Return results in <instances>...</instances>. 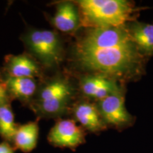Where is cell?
<instances>
[{
	"label": "cell",
	"mask_w": 153,
	"mask_h": 153,
	"mask_svg": "<svg viewBox=\"0 0 153 153\" xmlns=\"http://www.w3.org/2000/svg\"><path fill=\"white\" fill-rule=\"evenodd\" d=\"M72 60L85 73L116 80L131 79L142 72L143 55L126 25L86 28L72 47Z\"/></svg>",
	"instance_id": "6da1fadb"
},
{
	"label": "cell",
	"mask_w": 153,
	"mask_h": 153,
	"mask_svg": "<svg viewBox=\"0 0 153 153\" xmlns=\"http://www.w3.org/2000/svg\"><path fill=\"white\" fill-rule=\"evenodd\" d=\"M76 94V89L70 77L57 72L40 81L28 108L38 119L57 120L72 110Z\"/></svg>",
	"instance_id": "7a4b0ae2"
},
{
	"label": "cell",
	"mask_w": 153,
	"mask_h": 153,
	"mask_svg": "<svg viewBox=\"0 0 153 153\" xmlns=\"http://www.w3.org/2000/svg\"><path fill=\"white\" fill-rule=\"evenodd\" d=\"M82 26L86 28L125 26L140 8L126 0H77Z\"/></svg>",
	"instance_id": "3957f363"
},
{
	"label": "cell",
	"mask_w": 153,
	"mask_h": 153,
	"mask_svg": "<svg viewBox=\"0 0 153 153\" xmlns=\"http://www.w3.org/2000/svg\"><path fill=\"white\" fill-rule=\"evenodd\" d=\"M28 53L37 60L45 71L58 68L65 59L64 43L55 30L27 27L20 36Z\"/></svg>",
	"instance_id": "277c9868"
},
{
	"label": "cell",
	"mask_w": 153,
	"mask_h": 153,
	"mask_svg": "<svg viewBox=\"0 0 153 153\" xmlns=\"http://www.w3.org/2000/svg\"><path fill=\"white\" fill-rule=\"evenodd\" d=\"M87 132L72 118H58L48 134V141L53 147L74 151L86 143Z\"/></svg>",
	"instance_id": "5b68a950"
},
{
	"label": "cell",
	"mask_w": 153,
	"mask_h": 153,
	"mask_svg": "<svg viewBox=\"0 0 153 153\" xmlns=\"http://www.w3.org/2000/svg\"><path fill=\"white\" fill-rule=\"evenodd\" d=\"M97 107L108 128L122 131L131 127L135 122V118L126 108L124 93L122 90L98 101Z\"/></svg>",
	"instance_id": "8992f818"
},
{
	"label": "cell",
	"mask_w": 153,
	"mask_h": 153,
	"mask_svg": "<svg viewBox=\"0 0 153 153\" xmlns=\"http://www.w3.org/2000/svg\"><path fill=\"white\" fill-rule=\"evenodd\" d=\"M55 11L53 16L45 13L48 22L57 32L73 35L82 27L79 8L74 1H60L54 3Z\"/></svg>",
	"instance_id": "52a82bcc"
},
{
	"label": "cell",
	"mask_w": 153,
	"mask_h": 153,
	"mask_svg": "<svg viewBox=\"0 0 153 153\" xmlns=\"http://www.w3.org/2000/svg\"><path fill=\"white\" fill-rule=\"evenodd\" d=\"M79 89L86 98L97 101L122 90L117 80L97 73H85L80 76Z\"/></svg>",
	"instance_id": "ba28073f"
},
{
	"label": "cell",
	"mask_w": 153,
	"mask_h": 153,
	"mask_svg": "<svg viewBox=\"0 0 153 153\" xmlns=\"http://www.w3.org/2000/svg\"><path fill=\"white\" fill-rule=\"evenodd\" d=\"M0 69L9 75L16 77L32 78L41 81L46 76L45 71L41 65L26 52L6 55L2 68Z\"/></svg>",
	"instance_id": "9c48e42d"
},
{
	"label": "cell",
	"mask_w": 153,
	"mask_h": 153,
	"mask_svg": "<svg viewBox=\"0 0 153 153\" xmlns=\"http://www.w3.org/2000/svg\"><path fill=\"white\" fill-rule=\"evenodd\" d=\"M0 79L4 84L11 100H18L28 107L37 91L40 81L32 78L16 77L0 69Z\"/></svg>",
	"instance_id": "30bf717a"
},
{
	"label": "cell",
	"mask_w": 153,
	"mask_h": 153,
	"mask_svg": "<svg viewBox=\"0 0 153 153\" xmlns=\"http://www.w3.org/2000/svg\"><path fill=\"white\" fill-rule=\"evenodd\" d=\"M72 119L79 123L87 132L99 134L108 128L100 112L94 103L83 100L74 103L72 108Z\"/></svg>",
	"instance_id": "8fae6325"
},
{
	"label": "cell",
	"mask_w": 153,
	"mask_h": 153,
	"mask_svg": "<svg viewBox=\"0 0 153 153\" xmlns=\"http://www.w3.org/2000/svg\"><path fill=\"white\" fill-rule=\"evenodd\" d=\"M39 120L36 118V120L19 124L11 143L15 150L29 153L36 148L39 137Z\"/></svg>",
	"instance_id": "7c38bea8"
},
{
	"label": "cell",
	"mask_w": 153,
	"mask_h": 153,
	"mask_svg": "<svg viewBox=\"0 0 153 153\" xmlns=\"http://www.w3.org/2000/svg\"><path fill=\"white\" fill-rule=\"evenodd\" d=\"M127 28L140 52L143 55H153V24L135 22Z\"/></svg>",
	"instance_id": "4fadbf2b"
},
{
	"label": "cell",
	"mask_w": 153,
	"mask_h": 153,
	"mask_svg": "<svg viewBox=\"0 0 153 153\" xmlns=\"http://www.w3.org/2000/svg\"><path fill=\"white\" fill-rule=\"evenodd\" d=\"M19 123L14 120V114L11 104L0 106V137L3 141L12 143Z\"/></svg>",
	"instance_id": "5bb4252c"
},
{
	"label": "cell",
	"mask_w": 153,
	"mask_h": 153,
	"mask_svg": "<svg viewBox=\"0 0 153 153\" xmlns=\"http://www.w3.org/2000/svg\"><path fill=\"white\" fill-rule=\"evenodd\" d=\"M11 100L4 84L0 79V106L6 104H11Z\"/></svg>",
	"instance_id": "9a60e30c"
},
{
	"label": "cell",
	"mask_w": 153,
	"mask_h": 153,
	"mask_svg": "<svg viewBox=\"0 0 153 153\" xmlns=\"http://www.w3.org/2000/svg\"><path fill=\"white\" fill-rule=\"evenodd\" d=\"M15 150L11 143L7 141L0 143V153H14Z\"/></svg>",
	"instance_id": "2e32d148"
}]
</instances>
